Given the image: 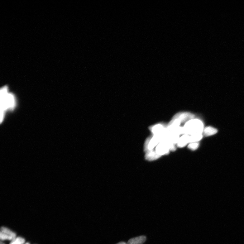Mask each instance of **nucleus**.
Returning <instances> with one entry per match:
<instances>
[{
    "mask_svg": "<svg viewBox=\"0 0 244 244\" xmlns=\"http://www.w3.org/2000/svg\"><path fill=\"white\" fill-rule=\"evenodd\" d=\"M1 120L2 122L5 112L7 109H13L15 106V100L13 95L7 93L6 87H3L1 91Z\"/></svg>",
    "mask_w": 244,
    "mask_h": 244,
    "instance_id": "nucleus-1",
    "label": "nucleus"
},
{
    "mask_svg": "<svg viewBox=\"0 0 244 244\" xmlns=\"http://www.w3.org/2000/svg\"><path fill=\"white\" fill-rule=\"evenodd\" d=\"M183 127L184 134L189 136L203 134L204 129L202 121L199 119L195 118L185 123Z\"/></svg>",
    "mask_w": 244,
    "mask_h": 244,
    "instance_id": "nucleus-2",
    "label": "nucleus"
},
{
    "mask_svg": "<svg viewBox=\"0 0 244 244\" xmlns=\"http://www.w3.org/2000/svg\"><path fill=\"white\" fill-rule=\"evenodd\" d=\"M167 127L168 125L160 123L150 127L149 129L153 136L160 137L162 141L168 134Z\"/></svg>",
    "mask_w": 244,
    "mask_h": 244,
    "instance_id": "nucleus-3",
    "label": "nucleus"
},
{
    "mask_svg": "<svg viewBox=\"0 0 244 244\" xmlns=\"http://www.w3.org/2000/svg\"><path fill=\"white\" fill-rule=\"evenodd\" d=\"M161 141V138L155 136L147 138L144 145V150L146 152L148 151L152 150Z\"/></svg>",
    "mask_w": 244,
    "mask_h": 244,
    "instance_id": "nucleus-4",
    "label": "nucleus"
},
{
    "mask_svg": "<svg viewBox=\"0 0 244 244\" xmlns=\"http://www.w3.org/2000/svg\"><path fill=\"white\" fill-rule=\"evenodd\" d=\"M173 117L179 119L181 123L186 122L194 118V114L188 112H181L174 116Z\"/></svg>",
    "mask_w": 244,
    "mask_h": 244,
    "instance_id": "nucleus-5",
    "label": "nucleus"
},
{
    "mask_svg": "<svg viewBox=\"0 0 244 244\" xmlns=\"http://www.w3.org/2000/svg\"><path fill=\"white\" fill-rule=\"evenodd\" d=\"M155 151L158 154L161 156L169 154L170 150L165 143L160 142L156 146Z\"/></svg>",
    "mask_w": 244,
    "mask_h": 244,
    "instance_id": "nucleus-6",
    "label": "nucleus"
},
{
    "mask_svg": "<svg viewBox=\"0 0 244 244\" xmlns=\"http://www.w3.org/2000/svg\"><path fill=\"white\" fill-rule=\"evenodd\" d=\"M190 136L187 134H184L180 137L179 142L177 144L179 148H182L186 146L189 143Z\"/></svg>",
    "mask_w": 244,
    "mask_h": 244,
    "instance_id": "nucleus-7",
    "label": "nucleus"
},
{
    "mask_svg": "<svg viewBox=\"0 0 244 244\" xmlns=\"http://www.w3.org/2000/svg\"><path fill=\"white\" fill-rule=\"evenodd\" d=\"M146 152L145 159L146 160L149 161L157 160L161 156L158 154L155 151L153 150L149 151Z\"/></svg>",
    "mask_w": 244,
    "mask_h": 244,
    "instance_id": "nucleus-8",
    "label": "nucleus"
},
{
    "mask_svg": "<svg viewBox=\"0 0 244 244\" xmlns=\"http://www.w3.org/2000/svg\"><path fill=\"white\" fill-rule=\"evenodd\" d=\"M146 236H141L139 237L130 239L128 241L127 244H143L146 241Z\"/></svg>",
    "mask_w": 244,
    "mask_h": 244,
    "instance_id": "nucleus-9",
    "label": "nucleus"
},
{
    "mask_svg": "<svg viewBox=\"0 0 244 244\" xmlns=\"http://www.w3.org/2000/svg\"><path fill=\"white\" fill-rule=\"evenodd\" d=\"M218 130L211 127H208L204 129L203 133L205 136H208L216 134Z\"/></svg>",
    "mask_w": 244,
    "mask_h": 244,
    "instance_id": "nucleus-10",
    "label": "nucleus"
},
{
    "mask_svg": "<svg viewBox=\"0 0 244 244\" xmlns=\"http://www.w3.org/2000/svg\"><path fill=\"white\" fill-rule=\"evenodd\" d=\"M1 232L9 236L10 237L12 238V241H14V240L17 238L16 234L9 229V228L6 227H2L1 229Z\"/></svg>",
    "mask_w": 244,
    "mask_h": 244,
    "instance_id": "nucleus-11",
    "label": "nucleus"
},
{
    "mask_svg": "<svg viewBox=\"0 0 244 244\" xmlns=\"http://www.w3.org/2000/svg\"><path fill=\"white\" fill-rule=\"evenodd\" d=\"M203 134L191 135L189 137V143L198 142L203 137Z\"/></svg>",
    "mask_w": 244,
    "mask_h": 244,
    "instance_id": "nucleus-12",
    "label": "nucleus"
},
{
    "mask_svg": "<svg viewBox=\"0 0 244 244\" xmlns=\"http://www.w3.org/2000/svg\"><path fill=\"white\" fill-rule=\"evenodd\" d=\"M25 242L24 238L21 237H17L14 241L11 242L10 244H24Z\"/></svg>",
    "mask_w": 244,
    "mask_h": 244,
    "instance_id": "nucleus-13",
    "label": "nucleus"
},
{
    "mask_svg": "<svg viewBox=\"0 0 244 244\" xmlns=\"http://www.w3.org/2000/svg\"><path fill=\"white\" fill-rule=\"evenodd\" d=\"M199 145L198 142L190 143L188 146V148L191 150L194 151L198 148Z\"/></svg>",
    "mask_w": 244,
    "mask_h": 244,
    "instance_id": "nucleus-14",
    "label": "nucleus"
},
{
    "mask_svg": "<svg viewBox=\"0 0 244 244\" xmlns=\"http://www.w3.org/2000/svg\"><path fill=\"white\" fill-rule=\"evenodd\" d=\"M0 239L1 241H5L6 240H10L11 242L12 241V238L10 236L1 232H0Z\"/></svg>",
    "mask_w": 244,
    "mask_h": 244,
    "instance_id": "nucleus-15",
    "label": "nucleus"
},
{
    "mask_svg": "<svg viewBox=\"0 0 244 244\" xmlns=\"http://www.w3.org/2000/svg\"><path fill=\"white\" fill-rule=\"evenodd\" d=\"M117 244H127V243L124 242H119Z\"/></svg>",
    "mask_w": 244,
    "mask_h": 244,
    "instance_id": "nucleus-16",
    "label": "nucleus"
},
{
    "mask_svg": "<svg viewBox=\"0 0 244 244\" xmlns=\"http://www.w3.org/2000/svg\"><path fill=\"white\" fill-rule=\"evenodd\" d=\"M0 244H5V243H3L2 241L1 242V243H0Z\"/></svg>",
    "mask_w": 244,
    "mask_h": 244,
    "instance_id": "nucleus-17",
    "label": "nucleus"
},
{
    "mask_svg": "<svg viewBox=\"0 0 244 244\" xmlns=\"http://www.w3.org/2000/svg\"><path fill=\"white\" fill-rule=\"evenodd\" d=\"M25 244H30L29 242H27L25 243Z\"/></svg>",
    "mask_w": 244,
    "mask_h": 244,
    "instance_id": "nucleus-18",
    "label": "nucleus"
}]
</instances>
